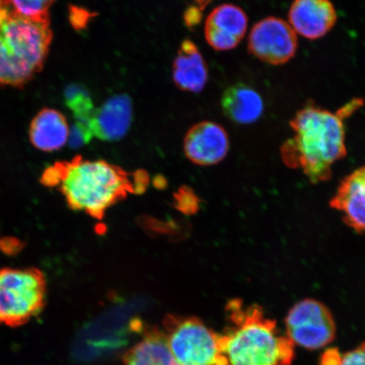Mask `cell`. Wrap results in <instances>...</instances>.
I'll list each match as a JSON object with an SVG mask.
<instances>
[{
	"label": "cell",
	"instance_id": "1",
	"mask_svg": "<svg viewBox=\"0 0 365 365\" xmlns=\"http://www.w3.org/2000/svg\"><path fill=\"white\" fill-rule=\"evenodd\" d=\"M41 182L48 187L58 186L71 209L101 220L108 209L128 195L143 192L148 178L144 172L132 175L103 160L91 161L77 156L47 168Z\"/></svg>",
	"mask_w": 365,
	"mask_h": 365
},
{
	"label": "cell",
	"instance_id": "2",
	"mask_svg": "<svg viewBox=\"0 0 365 365\" xmlns=\"http://www.w3.org/2000/svg\"><path fill=\"white\" fill-rule=\"evenodd\" d=\"M363 104L354 98L336 113L312 103L301 109L290 121L294 135L281 149L286 165L302 170L313 184L329 180L333 164L346 155L344 120Z\"/></svg>",
	"mask_w": 365,
	"mask_h": 365
},
{
	"label": "cell",
	"instance_id": "3",
	"mask_svg": "<svg viewBox=\"0 0 365 365\" xmlns=\"http://www.w3.org/2000/svg\"><path fill=\"white\" fill-rule=\"evenodd\" d=\"M230 327L220 335L219 345L228 365H291L294 344L278 329L258 304L240 299L227 304Z\"/></svg>",
	"mask_w": 365,
	"mask_h": 365
},
{
	"label": "cell",
	"instance_id": "4",
	"mask_svg": "<svg viewBox=\"0 0 365 365\" xmlns=\"http://www.w3.org/2000/svg\"><path fill=\"white\" fill-rule=\"evenodd\" d=\"M53 40L50 22L11 11L0 23V86L22 88L42 70Z\"/></svg>",
	"mask_w": 365,
	"mask_h": 365
},
{
	"label": "cell",
	"instance_id": "5",
	"mask_svg": "<svg viewBox=\"0 0 365 365\" xmlns=\"http://www.w3.org/2000/svg\"><path fill=\"white\" fill-rule=\"evenodd\" d=\"M47 281L36 268L0 267V324L19 327L42 312Z\"/></svg>",
	"mask_w": 365,
	"mask_h": 365
},
{
	"label": "cell",
	"instance_id": "6",
	"mask_svg": "<svg viewBox=\"0 0 365 365\" xmlns=\"http://www.w3.org/2000/svg\"><path fill=\"white\" fill-rule=\"evenodd\" d=\"M163 334L173 359L179 365H228L221 353L220 334L196 317L168 314Z\"/></svg>",
	"mask_w": 365,
	"mask_h": 365
},
{
	"label": "cell",
	"instance_id": "7",
	"mask_svg": "<svg viewBox=\"0 0 365 365\" xmlns=\"http://www.w3.org/2000/svg\"><path fill=\"white\" fill-rule=\"evenodd\" d=\"M287 336L309 350L323 348L334 340L336 323L330 309L316 299L296 304L286 317Z\"/></svg>",
	"mask_w": 365,
	"mask_h": 365
},
{
	"label": "cell",
	"instance_id": "8",
	"mask_svg": "<svg viewBox=\"0 0 365 365\" xmlns=\"http://www.w3.org/2000/svg\"><path fill=\"white\" fill-rule=\"evenodd\" d=\"M298 48L295 31L280 18L267 17L253 26L248 50L253 56L272 66L291 61Z\"/></svg>",
	"mask_w": 365,
	"mask_h": 365
},
{
	"label": "cell",
	"instance_id": "9",
	"mask_svg": "<svg viewBox=\"0 0 365 365\" xmlns=\"http://www.w3.org/2000/svg\"><path fill=\"white\" fill-rule=\"evenodd\" d=\"M230 150V139L225 128L212 121L198 123L187 132L184 152L191 163L200 166L215 165Z\"/></svg>",
	"mask_w": 365,
	"mask_h": 365
},
{
	"label": "cell",
	"instance_id": "10",
	"mask_svg": "<svg viewBox=\"0 0 365 365\" xmlns=\"http://www.w3.org/2000/svg\"><path fill=\"white\" fill-rule=\"evenodd\" d=\"M247 26L248 17L241 8L234 4H222L214 9L205 21V39L217 51H227L239 45Z\"/></svg>",
	"mask_w": 365,
	"mask_h": 365
},
{
	"label": "cell",
	"instance_id": "11",
	"mask_svg": "<svg viewBox=\"0 0 365 365\" xmlns=\"http://www.w3.org/2000/svg\"><path fill=\"white\" fill-rule=\"evenodd\" d=\"M133 121V103L129 95L117 94L95 108L89 122L93 136L103 141L125 137Z\"/></svg>",
	"mask_w": 365,
	"mask_h": 365
},
{
	"label": "cell",
	"instance_id": "12",
	"mask_svg": "<svg viewBox=\"0 0 365 365\" xmlns=\"http://www.w3.org/2000/svg\"><path fill=\"white\" fill-rule=\"evenodd\" d=\"M289 19L295 33L316 40L329 33L336 24L337 16L330 0H294Z\"/></svg>",
	"mask_w": 365,
	"mask_h": 365
},
{
	"label": "cell",
	"instance_id": "13",
	"mask_svg": "<svg viewBox=\"0 0 365 365\" xmlns=\"http://www.w3.org/2000/svg\"><path fill=\"white\" fill-rule=\"evenodd\" d=\"M330 205L342 214L346 225L359 234H365V166L341 182Z\"/></svg>",
	"mask_w": 365,
	"mask_h": 365
},
{
	"label": "cell",
	"instance_id": "14",
	"mask_svg": "<svg viewBox=\"0 0 365 365\" xmlns=\"http://www.w3.org/2000/svg\"><path fill=\"white\" fill-rule=\"evenodd\" d=\"M173 80L178 88L189 93H200L208 81V68L192 41L185 39L173 61Z\"/></svg>",
	"mask_w": 365,
	"mask_h": 365
},
{
	"label": "cell",
	"instance_id": "15",
	"mask_svg": "<svg viewBox=\"0 0 365 365\" xmlns=\"http://www.w3.org/2000/svg\"><path fill=\"white\" fill-rule=\"evenodd\" d=\"M70 135L68 123L61 112L43 108L31 123L29 138L36 149L56 152L65 147Z\"/></svg>",
	"mask_w": 365,
	"mask_h": 365
},
{
	"label": "cell",
	"instance_id": "16",
	"mask_svg": "<svg viewBox=\"0 0 365 365\" xmlns=\"http://www.w3.org/2000/svg\"><path fill=\"white\" fill-rule=\"evenodd\" d=\"M221 104L225 116L241 125L257 122L264 110L261 95L243 83L230 86L222 94Z\"/></svg>",
	"mask_w": 365,
	"mask_h": 365
},
{
	"label": "cell",
	"instance_id": "17",
	"mask_svg": "<svg viewBox=\"0 0 365 365\" xmlns=\"http://www.w3.org/2000/svg\"><path fill=\"white\" fill-rule=\"evenodd\" d=\"M121 365H179L168 348L163 332L150 328L143 339L123 356Z\"/></svg>",
	"mask_w": 365,
	"mask_h": 365
},
{
	"label": "cell",
	"instance_id": "18",
	"mask_svg": "<svg viewBox=\"0 0 365 365\" xmlns=\"http://www.w3.org/2000/svg\"><path fill=\"white\" fill-rule=\"evenodd\" d=\"M65 99L67 107L74 114L76 122L89 125L95 107L88 90L81 85L72 84L65 91Z\"/></svg>",
	"mask_w": 365,
	"mask_h": 365
},
{
	"label": "cell",
	"instance_id": "19",
	"mask_svg": "<svg viewBox=\"0 0 365 365\" xmlns=\"http://www.w3.org/2000/svg\"><path fill=\"white\" fill-rule=\"evenodd\" d=\"M56 0H7L16 15L38 22H50V8Z\"/></svg>",
	"mask_w": 365,
	"mask_h": 365
},
{
	"label": "cell",
	"instance_id": "20",
	"mask_svg": "<svg viewBox=\"0 0 365 365\" xmlns=\"http://www.w3.org/2000/svg\"><path fill=\"white\" fill-rule=\"evenodd\" d=\"M322 365H365V342L358 348L341 354L336 349H331L323 354Z\"/></svg>",
	"mask_w": 365,
	"mask_h": 365
},
{
	"label": "cell",
	"instance_id": "21",
	"mask_svg": "<svg viewBox=\"0 0 365 365\" xmlns=\"http://www.w3.org/2000/svg\"><path fill=\"white\" fill-rule=\"evenodd\" d=\"M176 208L185 214H193L197 212L199 208L198 198L193 191L184 188L180 189L175 196Z\"/></svg>",
	"mask_w": 365,
	"mask_h": 365
},
{
	"label": "cell",
	"instance_id": "22",
	"mask_svg": "<svg viewBox=\"0 0 365 365\" xmlns=\"http://www.w3.org/2000/svg\"><path fill=\"white\" fill-rule=\"evenodd\" d=\"M93 136V132H91L89 125L76 122V125L70 130L68 141L72 148H79L90 143Z\"/></svg>",
	"mask_w": 365,
	"mask_h": 365
},
{
	"label": "cell",
	"instance_id": "23",
	"mask_svg": "<svg viewBox=\"0 0 365 365\" xmlns=\"http://www.w3.org/2000/svg\"><path fill=\"white\" fill-rule=\"evenodd\" d=\"M95 16L94 12H91L85 8L76 6H71L68 8V20L73 29L76 31L86 29Z\"/></svg>",
	"mask_w": 365,
	"mask_h": 365
},
{
	"label": "cell",
	"instance_id": "24",
	"mask_svg": "<svg viewBox=\"0 0 365 365\" xmlns=\"http://www.w3.org/2000/svg\"><path fill=\"white\" fill-rule=\"evenodd\" d=\"M203 18L202 10L198 6H190L186 9L182 19H184L185 25L190 29H195Z\"/></svg>",
	"mask_w": 365,
	"mask_h": 365
},
{
	"label": "cell",
	"instance_id": "25",
	"mask_svg": "<svg viewBox=\"0 0 365 365\" xmlns=\"http://www.w3.org/2000/svg\"><path fill=\"white\" fill-rule=\"evenodd\" d=\"M24 244L20 240L14 238V237H6L0 240V250L4 254L14 255L19 253Z\"/></svg>",
	"mask_w": 365,
	"mask_h": 365
},
{
	"label": "cell",
	"instance_id": "26",
	"mask_svg": "<svg viewBox=\"0 0 365 365\" xmlns=\"http://www.w3.org/2000/svg\"><path fill=\"white\" fill-rule=\"evenodd\" d=\"M11 11L12 9L7 2V0H0V23L6 19Z\"/></svg>",
	"mask_w": 365,
	"mask_h": 365
},
{
	"label": "cell",
	"instance_id": "27",
	"mask_svg": "<svg viewBox=\"0 0 365 365\" xmlns=\"http://www.w3.org/2000/svg\"><path fill=\"white\" fill-rule=\"evenodd\" d=\"M195 1L198 4L197 6L202 9V10L203 11L204 9L208 6L210 2L212 1V0H195Z\"/></svg>",
	"mask_w": 365,
	"mask_h": 365
}]
</instances>
